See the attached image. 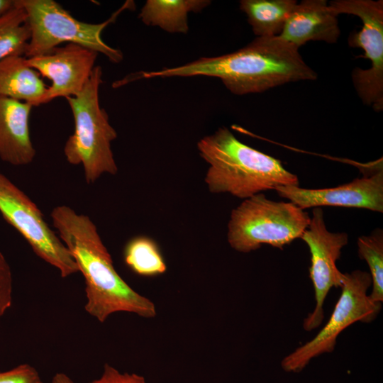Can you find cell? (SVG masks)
Instances as JSON below:
<instances>
[{
	"label": "cell",
	"instance_id": "cell-1",
	"mask_svg": "<svg viewBox=\"0 0 383 383\" xmlns=\"http://www.w3.org/2000/svg\"><path fill=\"white\" fill-rule=\"evenodd\" d=\"M196 76L218 78L236 95L260 93L287 83L317 79L299 48L277 35L257 37L231 53L201 57L158 71L138 72L133 80Z\"/></svg>",
	"mask_w": 383,
	"mask_h": 383
},
{
	"label": "cell",
	"instance_id": "cell-2",
	"mask_svg": "<svg viewBox=\"0 0 383 383\" xmlns=\"http://www.w3.org/2000/svg\"><path fill=\"white\" fill-rule=\"evenodd\" d=\"M58 236L84 276L86 311L104 322L111 314L128 312L146 318L157 314L155 304L138 293L118 274L96 225L84 214L61 205L50 213Z\"/></svg>",
	"mask_w": 383,
	"mask_h": 383
},
{
	"label": "cell",
	"instance_id": "cell-3",
	"mask_svg": "<svg viewBox=\"0 0 383 383\" xmlns=\"http://www.w3.org/2000/svg\"><path fill=\"white\" fill-rule=\"evenodd\" d=\"M197 148L209 165L204 182L211 193L246 199L278 186L299 184L279 160L240 142L227 128L201 138Z\"/></svg>",
	"mask_w": 383,
	"mask_h": 383
},
{
	"label": "cell",
	"instance_id": "cell-4",
	"mask_svg": "<svg viewBox=\"0 0 383 383\" xmlns=\"http://www.w3.org/2000/svg\"><path fill=\"white\" fill-rule=\"evenodd\" d=\"M102 82L101 67L95 66L82 90L74 96L65 98L73 115L74 130L65 144L64 154L70 164L82 165L88 184L95 182L104 174L118 172L111 149L117 132L99 104Z\"/></svg>",
	"mask_w": 383,
	"mask_h": 383
},
{
	"label": "cell",
	"instance_id": "cell-5",
	"mask_svg": "<svg viewBox=\"0 0 383 383\" xmlns=\"http://www.w3.org/2000/svg\"><path fill=\"white\" fill-rule=\"evenodd\" d=\"M310 219L307 212L293 203L272 201L260 193L232 210L228 242L233 249L243 253L263 244L282 249L301 238Z\"/></svg>",
	"mask_w": 383,
	"mask_h": 383
},
{
	"label": "cell",
	"instance_id": "cell-6",
	"mask_svg": "<svg viewBox=\"0 0 383 383\" xmlns=\"http://www.w3.org/2000/svg\"><path fill=\"white\" fill-rule=\"evenodd\" d=\"M27 15L30 38L24 55L26 58L50 52L63 43H75L101 53L112 62H120L122 52L107 45L101 38L105 28L134 4L126 2L111 16L100 23L79 21L54 0H17Z\"/></svg>",
	"mask_w": 383,
	"mask_h": 383
},
{
	"label": "cell",
	"instance_id": "cell-7",
	"mask_svg": "<svg viewBox=\"0 0 383 383\" xmlns=\"http://www.w3.org/2000/svg\"><path fill=\"white\" fill-rule=\"evenodd\" d=\"M371 285V276L366 271L356 270L345 273L341 294L328 321L314 338L283 358V370L301 372L312 359L332 353L338 336L348 326L357 321H373L381 311L382 304L372 301L367 294Z\"/></svg>",
	"mask_w": 383,
	"mask_h": 383
},
{
	"label": "cell",
	"instance_id": "cell-8",
	"mask_svg": "<svg viewBox=\"0 0 383 383\" xmlns=\"http://www.w3.org/2000/svg\"><path fill=\"white\" fill-rule=\"evenodd\" d=\"M338 16L341 13L357 16L362 23L360 31H353L348 37L352 48H360L371 62L367 70L356 67L352 71V81L364 104L375 111L383 110V1L334 0L328 3Z\"/></svg>",
	"mask_w": 383,
	"mask_h": 383
},
{
	"label": "cell",
	"instance_id": "cell-9",
	"mask_svg": "<svg viewBox=\"0 0 383 383\" xmlns=\"http://www.w3.org/2000/svg\"><path fill=\"white\" fill-rule=\"evenodd\" d=\"M0 213L34 253L55 267L62 278L79 272L70 251L46 223L36 204L1 172Z\"/></svg>",
	"mask_w": 383,
	"mask_h": 383
},
{
	"label": "cell",
	"instance_id": "cell-10",
	"mask_svg": "<svg viewBox=\"0 0 383 383\" xmlns=\"http://www.w3.org/2000/svg\"><path fill=\"white\" fill-rule=\"evenodd\" d=\"M309 248L311 265L309 277L311 279L316 300L313 311L304 320L303 328L311 331L319 327L324 318L323 305L329 291L333 287L341 288L345 279L336 266L343 248L348 244L346 233H332L328 231L321 207L313 209L312 217L307 228L301 235Z\"/></svg>",
	"mask_w": 383,
	"mask_h": 383
},
{
	"label": "cell",
	"instance_id": "cell-11",
	"mask_svg": "<svg viewBox=\"0 0 383 383\" xmlns=\"http://www.w3.org/2000/svg\"><path fill=\"white\" fill-rule=\"evenodd\" d=\"M97 55L96 51L86 47L67 43L49 53L26 57L30 67L51 81L41 104L57 97L77 95L89 79Z\"/></svg>",
	"mask_w": 383,
	"mask_h": 383
},
{
	"label": "cell",
	"instance_id": "cell-12",
	"mask_svg": "<svg viewBox=\"0 0 383 383\" xmlns=\"http://www.w3.org/2000/svg\"><path fill=\"white\" fill-rule=\"evenodd\" d=\"M274 190L303 210L333 206L383 212L382 167L370 175L333 188L304 189L289 185L278 186Z\"/></svg>",
	"mask_w": 383,
	"mask_h": 383
},
{
	"label": "cell",
	"instance_id": "cell-13",
	"mask_svg": "<svg viewBox=\"0 0 383 383\" xmlns=\"http://www.w3.org/2000/svg\"><path fill=\"white\" fill-rule=\"evenodd\" d=\"M337 17L327 1L304 0L296 4L279 36L297 48L311 40L335 43L340 35Z\"/></svg>",
	"mask_w": 383,
	"mask_h": 383
},
{
	"label": "cell",
	"instance_id": "cell-14",
	"mask_svg": "<svg viewBox=\"0 0 383 383\" xmlns=\"http://www.w3.org/2000/svg\"><path fill=\"white\" fill-rule=\"evenodd\" d=\"M32 106L0 96V159L14 166L31 163L36 151L29 130Z\"/></svg>",
	"mask_w": 383,
	"mask_h": 383
},
{
	"label": "cell",
	"instance_id": "cell-15",
	"mask_svg": "<svg viewBox=\"0 0 383 383\" xmlns=\"http://www.w3.org/2000/svg\"><path fill=\"white\" fill-rule=\"evenodd\" d=\"M47 89L40 74L28 65L24 56L0 60V96L39 106Z\"/></svg>",
	"mask_w": 383,
	"mask_h": 383
},
{
	"label": "cell",
	"instance_id": "cell-16",
	"mask_svg": "<svg viewBox=\"0 0 383 383\" xmlns=\"http://www.w3.org/2000/svg\"><path fill=\"white\" fill-rule=\"evenodd\" d=\"M211 4L209 0H148L138 18L147 26H157L172 33H187L188 15L199 12Z\"/></svg>",
	"mask_w": 383,
	"mask_h": 383
},
{
	"label": "cell",
	"instance_id": "cell-17",
	"mask_svg": "<svg viewBox=\"0 0 383 383\" xmlns=\"http://www.w3.org/2000/svg\"><path fill=\"white\" fill-rule=\"evenodd\" d=\"M296 4L294 0H242L240 9L255 35L272 37L281 33Z\"/></svg>",
	"mask_w": 383,
	"mask_h": 383
},
{
	"label": "cell",
	"instance_id": "cell-18",
	"mask_svg": "<svg viewBox=\"0 0 383 383\" xmlns=\"http://www.w3.org/2000/svg\"><path fill=\"white\" fill-rule=\"evenodd\" d=\"M30 38L26 13L14 0L13 6L0 15V60L24 56Z\"/></svg>",
	"mask_w": 383,
	"mask_h": 383
},
{
	"label": "cell",
	"instance_id": "cell-19",
	"mask_svg": "<svg viewBox=\"0 0 383 383\" xmlns=\"http://www.w3.org/2000/svg\"><path fill=\"white\" fill-rule=\"evenodd\" d=\"M124 260L132 271L141 276H157L167 270L166 263L157 244L144 236L134 238L126 244Z\"/></svg>",
	"mask_w": 383,
	"mask_h": 383
},
{
	"label": "cell",
	"instance_id": "cell-20",
	"mask_svg": "<svg viewBox=\"0 0 383 383\" xmlns=\"http://www.w3.org/2000/svg\"><path fill=\"white\" fill-rule=\"evenodd\" d=\"M357 253L370 269L372 279L370 299L377 303L383 301V231L374 230L369 235L357 238Z\"/></svg>",
	"mask_w": 383,
	"mask_h": 383
},
{
	"label": "cell",
	"instance_id": "cell-21",
	"mask_svg": "<svg viewBox=\"0 0 383 383\" xmlns=\"http://www.w3.org/2000/svg\"><path fill=\"white\" fill-rule=\"evenodd\" d=\"M13 278L10 265L0 252V318L12 303Z\"/></svg>",
	"mask_w": 383,
	"mask_h": 383
},
{
	"label": "cell",
	"instance_id": "cell-22",
	"mask_svg": "<svg viewBox=\"0 0 383 383\" xmlns=\"http://www.w3.org/2000/svg\"><path fill=\"white\" fill-rule=\"evenodd\" d=\"M0 383H43L38 370L29 364H21L0 372Z\"/></svg>",
	"mask_w": 383,
	"mask_h": 383
},
{
	"label": "cell",
	"instance_id": "cell-23",
	"mask_svg": "<svg viewBox=\"0 0 383 383\" xmlns=\"http://www.w3.org/2000/svg\"><path fill=\"white\" fill-rule=\"evenodd\" d=\"M89 383H147L143 376L136 373L121 372L105 363L101 375Z\"/></svg>",
	"mask_w": 383,
	"mask_h": 383
},
{
	"label": "cell",
	"instance_id": "cell-24",
	"mask_svg": "<svg viewBox=\"0 0 383 383\" xmlns=\"http://www.w3.org/2000/svg\"><path fill=\"white\" fill-rule=\"evenodd\" d=\"M51 383H75L67 374L58 372L56 373L51 381Z\"/></svg>",
	"mask_w": 383,
	"mask_h": 383
},
{
	"label": "cell",
	"instance_id": "cell-25",
	"mask_svg": "<svg viewBox=\"0 0 383 383\" xmlns=\"http://www.w3.org/2000/svg\"><path fill=\"white\" fill-rule=\"evenodd\" d=\"M14 4V0H0V15L10 9Z\"/></svg>",
	"mask_w": 383,
	"mask_h": 383
}]
</instances>
